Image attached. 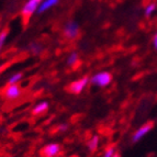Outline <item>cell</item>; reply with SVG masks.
<instances>
[{
    "label": "cell",
    "instance_id": "cell-11",
    "mask_svg": "<svg viewBox=\"0 0 157 157\" xmlns=\"http://www.w3.org/2000/svg\"><path fill=\"white\" fill-rule=\"evenodd\" d=\"M79 64V55L76 52L71 53L67 57V65L71 67H75Z\"/></svg>",
    "mask_w": 157,
    "mask_h": 157
},
{
    "label": "cell",
    "instance_id": "cell-3",
    "mask_svg": "<svg viewBox=\"0 0 157 157\" xmlns=\"http://www.w3.org/2000/svg\"><path fill=\"white\" fill-rule=\"evenodd\" d=\"M90 82V79L88 77H82V78H79L77 80L73 81L71 84L68 85L67 90L71 94H79L86 89V87L88 86V84Z\"/></svg>",
    "mask_w": 157,
    "mask_h": 157
},
{
    "label": "cell",
    "instance_id": "cell-16",
    "mask_svg": "<svg viewBox=\"0 0 157 157\" xmlns=\"http://www.w3.org/2000/svg\"><path fill=\"white\" fill-rule=\"evenodd\" d=\"M7 36H8V30L6 29L0 33V52H1V50L3 48V45H5V43H6Z\"/></svg>",
    "mask_w": 157,
    "mask_h": 157
},
{
    "label": "cell",
    "instance_id": "cell-20",
    "mask_svg": "<svg viewBox=\"0 0 157 157\" xmlns=\"http://www.w3.org/2000/svg\"><path fill=\"white\" fill-rule=\"evenodd\" d=\"M71 157H76V156H71Z\"/></svg>",
    "mask_w": 157,
    "mask_h": 157
},
{
    "label": "cell",
    "instance_id": "cell-15",
    "mask_svg": "<svg viewBox=\"0 0 157 157\" xmlns=\"http://www.w3.org/2000/svg\"><path fill=\"white\" fill-rule=\"evenodd\" d=\"M115 155H118L117 154V147H115L114 145H111V146H109L108 148H105L102 157H114Z\"/></svg>",
    "mask_w": 157,
    "mask_h": 157
},
{
    "label": "cell",
    "instance_id": "cell-1",
    "mask_svg": "<svg viewBox=\"0 0 157 157\" xmlns=\"http://www.w3.org/2000/svg\"><path fill=\"white\" fill-rule=\"evenodd\" d=\"M90 82L94 86L107 87L112 82V75L109 71H100V73L94 74L90 78Z\"/></svg>",
    "mask_w": 157,
    "mask_h": 157
},
{
    "label": "cell",
    "instance_id": "cell-5",
    "mask_svg": "<svg viewBox=\"0 0 157 157\" xmlns=\"http://www.w3.org/2000/svg\"><path fill=\"white\" fill-rule=\"evenodd\" d=\"M3 96L6 99L8 100H16L21 96V88L19 87L18 84L10 85L8 84L3 90Z\"/></svg>",
    "mask_w": 157,
    "mask_h": 157
},
{
    "label": "cell",
    "instance_id": "cell-19",
    "mask_svg": "<svg viewBox=\"0 0 157 157\" xmlns=\"http://www.w3.org/2000/svg\"><path fill=\"white\" fill-rule=\"evenodd\" d=\"M114 157H119V155H115V156Z\"/></svg>",
    "mask_w": 157,
    "mask_h": 157
},
{
    "label": "cell",
    "instance_id": "cell-18",
    "mask_svg": "<svg viewBox=\"0 0 157 157\" xmlns=\"http://www.w3.org/2000/svg\"><path fill=\"white\" fill-rule=\"evenodd\" d=\"M153 45H154V48L157 51V32L155 33L154 37H153Z\"/></svg>",
    "mask_w": 157,
    "mask_h": 157
},
{
    "label": "cell",
    "instance_id": "cell-2",
    "mask_svg": "<svg viewBox=\"0 0 157 157\" xmlns=\"http://www.w3.org/2000/svg\"><path fill=\"white\" fill-rule=\"evenodd\" d=\"M42 1L43 0H28V1L24 3L21 10V14H22V17H23L24 21L25 22L29 21V19L31 18L32 14L37 11V9H39L40 5H41Z\"/></svg>",
    "mask_w": 157,
    "mask_h": 157
},
{
    "label": "cell",
    "instance_id": "cell-10",
    "mask_svg": "<svg viewBox=\"0 0 157 157\" xmlns=\"http://www.w3.org/2000/svg\"><path fill=\"white\" fill-rule=\"evenodd\" d=\"M99 143H100V137L98 135H92L88 142H87V147L89 149L90 152H94V151H97L98 146H99Z\"/></svg>",
    "mask_w": 157,
    "mask_h": 157
},
{
    "label": "cell",
    "instance_id": "cell-12",
    "mask_svg": "<svg viewBox=\"0 0 157 157\" xmlns=\"http://www.w3.org/2000/svg\"><path fill=\"white\" fill-rule=\"evenodd\" d=\"M29 51L32 54H35V55H39L40 53H42L43 51V46L39 43H31L29 46Z\"/></svg>",
    "mask_w": 157,
    "mask_h": 157
},
{
    "label": "cell",
    "instance_id": "cell-8",
    "mask_svg": "<svg viewBox=\"0 0 157 157\" xmlns=\"http://www.w3.org/2000/svg\"><path fill=\"white\" fill-rule=\"evenodd\" d=\"M48 107H50V105L47 101H41L33 107L32 113H33V115H41L48 110Z\"/></svg>",
    "mask_w": 157,
    "mask_h": 157
},
{
    "label": "cell",
    "instance_id": "cell-14",
    "mask_svg": "<svg viewBox=\"0 0 157 157\" xmlns=\"http://www.w3.org/2000/svg\"><path fill=\"white\" fill-rule=\"evenodd\" d=\"M156 8H157V6H156V3H155V2L149 3L146 8H145V11H144L145 17H146V18H151V17L153 16V13L156 11Z\"/></svg>",
    "mask_w": 157,
    "mask_h": 157
},
{
    "label": "cell",
    "instance_id": "cell-7",
    "mask_svg": "<svg viewBox=\"0 0 157 157\" xmlns=\"http://www.w3.org/2000/svg\"><path fill=\"white\" fill-rule=\"evenodd\" d=\"M79 34V25L75 21H68L64 26V35L67 39L74 40L78 36Z\"/></svg>",
    "mask_w": 157,
    "mask_h": 157
},
{
    "label": "cell",
    "instance_id": "cell-9",
    "mask_svg": "<svg viewBox=\"0 0 157 157\" xmlns=\"http://www.w3.org/2000/svg\"><path fill=\"white\" fill-rule=\"evenodd\" d=\"M58 2H59V0H43L42 2H41V5H40V7H39V9H37L36 12L37 13L45 12V11H47L48 9L55 7Z\"/></svg>",
    "mask_w": 157,
    "mask_h": 157
},
{
    "label": "cell",
    "instance_id": "cell-17",
    "mask_svg": "<svg viewBox=\"0 0 157 157\" xmlns=\"http://www.w3.org/2000/svg\"><path fill=\"white\" fill-rule=\"evenodd\" d=\"M67 130H68V124H66V123L59 124V125L57 126V132H59V133H64V132H66Z\"/></svg>",
    "mask_w": 157,
    "mask_h": 157
},
{
    "label": "cell",
    "instance_id": "cell-6",
    "mask_svg": "<svg viewBox=\"0 0 157 157\" xmlns=\"http://www.w3.org/2000/svg\"><path fill=\"white\" fill-rule=\"evenodd\" d=\"M153 126L154 125H153L152 122H148V123H145L142 126H140V128L133 133V135H132V141H133L134 143H136V142L141 141L142 139H144L145 136L152 131Z\"/></svg>",
    "mask_w": 157,
    "mask_h": 157
},
{
    "label": "cell",
    "instance_id": "cell-4",
    "mask_svg": "<svg viewBox=\"0 0 157 157\" xmlns=\"http://www.w3.org/2000/svg\"><path fill=\"white\" fill-rule=\"evenodd\" d=\"M62 153V146L58 143L47 144L41 149L42 157H57Z\"/></svg>",
    "mask_w": 157,
    "mask_h": 157
},
{
    "label": "cell",
    "instance_id": "cell-13",
    "mask_svg": "<svg viewBox=\"0 0 157 157\" xmlns=\"http://www.w3.org/2000/svg\"><path fill=\"white\" fill-rule=\"evenodd\" d=\"M22 78H23V74H22V73L13 74V75H11V76H10V78H9L8 84H10V85L19 84V82L22 80Z\"/></svg>",
    "mask_w": 157,
    "mask_h": 157
}]
</instances>
